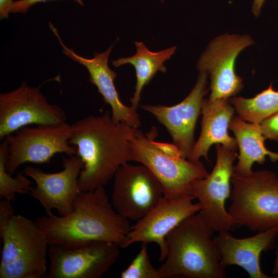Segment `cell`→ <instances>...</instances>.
Returning a JSON list of instances; mask_svg holds the SVG:
<instances>
[{
  "instance_id": "cell-10",
  "label": "cell",
  "mask_w": 278,
  "mask_h": 278,
  "mask_svg": "<svg viewBox=\"0 0 278 278\" xmlns=\"http://www.w3.org/2000/svg\"><path fill=\"white\" fill-rule=\"evenodd\" d=\"M254 44L249 35L225 34L213 40L202 53L197 63L199 73L210 75L209 99H229L244 86L243 79L235 72L239 54Z\"/></svg>"
},
{
  "instance_id": "cell-20",
  "label": "cell",
  "mask_w": 278,
  "mask_h": 278,
  "mask_svg": "<svg viewBox=\"0 0 278 278\" xmlns=\"http://www.w3.org/2000/svg\"><path fill=\"white\" fill-rule=\"evenodd\" d=\"M136 54L129 57L120 58L112 61L115 67L130 64L135 68L136 84L133 97L130 99L131 107L137 109L141 94L145 85H147L158 71L165 73L166 67L164 63L170 59L176 49L172 46L158 52H152L142 42H134Z\"/></svg>"
},
{
  "instance_id": "cell-8",
  "label": "cell",
  "mask_w": 278,
  "mask_h": 278,
  "mask_svg": "<svg viewBox=\"0 0 278 278\" xmlns=\"http://www.w3.org/2000/svg\"><path fill=\"white\" fill-rule=\"evenodd\" d=\"M114 242L90 241L71 245H49V278H100L119 256Z\"/></svg>"
},
{
  "instance_id": "cell-27",
  "label": "cell",
  "mask_w": 278,
  "mask_h": 278,
  "mask_svg": "<svg viewBox=\"0 0 278 278\" xmlns=\"http://www.w3.org/2000/svg\"><path fill=\"white\" fill-rule=\"evenodd\" d=\"M13 0H0V19H7L11 13V9L14 3Z\"/></svg>"
},
{
  "instance_id": "cell-2",
  "label": "cell",
  "mask_w": 278,
  "mask_h": 278,
  "mask_svg": "<svg viewBox=\"0 0 278 278\" xmlns=\"http://www.w3.org/2000/svg\"><path fill=\"white\" fill-rule=\"evenodd\" d=\"M69 142L84 163L78 179L80 192L103 187L122 165L127 163L129 138L133 127L115 123L111 112L89 115L72 125Z\"/></svg>"
},
{
  "instance_id": "cell-14",
  "label": "cell",
  "mask_w": 278,
  "mask_h": 278,
  "mask_svg": "<svg viewBox=\"0 0 278 278\" xmlns=\"http://www.w3.org/2000/svg\"><path fill=\"white\" fill-rule=\"evenodd\" d=\"M194 199L192 195L175 199L164 197L154 208L131 225L122 248L137 242H154L160 248L159 260H165L167 256V235L183 220L200 210L199 202L193 203Z\"/></svg>"
},
{
  "instance_id": "cell-26",
  "label": "cell",
  "mask_w": 278,
  "mask_h": 278,
  "mask_svg": "<svg viewBox=\"0 0 278 278\" xmlns=\"http://www.w3.org/2000/svg\"><path fill=\"white\" fill-rule=\"evenodd\" d=\"M49 0H19L14 1L11 9V13H26L29 9L38 3ZM80 6H84L82 0H73Z\"/></svg>"
},
{
  "instance_id": "cell-5",
  "label": "cell",
  "mask_w": 278,
  "mask_h": 278,
  "mask_svg": "<svg viewBox=\"0 0 278 278\" xmlns=\"http://www.w3.org/2000/svg\"><path fill=\"white\" fill-rule=\"evenodd\" d=\"M228 212L237 225L262 232L278 227V177L268 170L249 176L234 172Z\"/></svg>"
},
{
  "instance_id": "cell-29",
  "label": "cell",
  "mask_w": 278,
  "mask_h": 278,
  "mask_svg": "<svg viewBox=\"0 0 278 278\" xmlns=\"http://www.w3.org/2000/svg\"><path fill=\"white\" fill-rule=\"evenodd\" d=\"M275 258L274 264V266L272 270L273 274H276L278 273V242L276 246L275 251Z\"/></svg>"
},
{
  "instance_id": "cell-22",
  "label": "cell",
  "mask_w": 278,
  "mask_h": 278,
  "mask_svg": "<svg viewBox=\"0 0 278 278\" xmlns=\"http://www.w3.org/2000/svg\"><path fill=\"white\" fill-rule=\"evenodd\" d=\"M8 154V143L5 138L0 145V197L11 201L15 200L17 193H29L32 182L24 176L23 172L17 173L13 178L7 171L6 165Z\"/></svg>"
},
{
  "instance_id": "cell-4",
  "label": "cell",
  "mask_w": 278,
  "mask_h": 278,
  "mask_svg": "<svg viewBox=\"0 0 278 278\" xmlns=\"http://www.w3.org/2000/svg\"><path fill=\"white\" fill-rule=\"evenodd\" d=\"M158 135L154 126L146 133L138 128H132L129 138L128 161L146 166L162 184L165 198L193 196V182L207 177L209 173L200 160L184 158L173 143L157 142Z\"/></svg>"
},
{
  "instance_id": "cell-9",
  "label": "cell",
  "mask_w": 278,
  "mask_h": 278,
  "mask_svg": "<svg viewBox=\"0 0 278 278\" xmlns=\"http://www.w3.org/2000/svg\"><path fill=\"white\" fill-rule=\"evenodd\" d=\"M216 162L208 176L194 180L192 194L200 205L199 212L214 231H229L237 225L236 220L225 207L231 195V177L234 172L235 151L216 144Z\"/></svg>"
},
{
  "instance_id": "cell-21",
  "label": "cell",
  "mask_w": 278,
  "mask_h": 278,
  "mask_svg": "<svg viewBox=\"0 0 278 278\" xmlns=\"http://www.w3.org/2000/svg\"><path fill=\"white\" fill-rule=\"evenodd\" d=\"M229 101L238 116L249 123L259 124L278 111V91L274 90L272 83L253 98L233 96Z\"/></svg>"
},
{
  "instance_id": "cell-11",
  "label": "cell",
  "mask_w": 278,
  "mask_h": 278,
  "mask_svg": "<svg viewBox=\"0 0 278 278\" xmlns=\"http://www.w3.org/2000/svg\"><path fill=\"white\" fill-rule=\"evenodd\" d=\"M60 106L50 103L39 88L23 82L18 88L0 94V138L29 125L66 122Z\"/></svg>"
},
{
  "instance_id": "cell-30",
  "label": "cell",
  "mask_w": 278,
  "mask_h": 278,
  "mask_svg": "<svg viewBox=\"0 0 278 278\" xmlns=\"http://www.w3.org/2000/svg\"><path fill=\"white\" fill-rule=\"evenodd\" d=\"M161 2L164 3V0H160Z\"/></svg>"
},
{
  "instance_id": "cell-6",
  "label": "cell",
  "mask_w": 278,
  "mask_h": 278,
  "mask_svg": "<svg viewBox=\"0 0 278 278\" xmlns=\"http://www.w3.org/2000/svg\"><path fill=\"white\" fill-rule=\"evenodd\" d=\"M0 235L3 242L0 278L47 276L49 244L34 221L14 215Z\"/></svg>"
},
{
  "instance_id": "cell-25",
  "label": "cell",
  "mask_w": 278,
  "mask_h": 278,
  "mask_svg": "<svg viewBox=\"0 0 278 278\" xmlns=\"http://www.w3.org/2000/svg\"><path fill=\"white\" fill-rule=\"evenodd\" d=\"M10 201L5 199L0 201V231L8 224L14 215V210Z\"/></svg>"
},
{
  "instance_id": "cell-1",
  "label": "cell",
  "mask_w": 278,
  "mask_h": 278,
  "mask_svg": "<svg viewBox=\"0 0 278 278\" xmlns=\"http://www.w3.org/2000/svg\"><path fill=\"white\" fill-rule=\"evenodd\" d=\"M109 202L103 187L80 192L73 211L65 216L53 213L34 221L45 235L49 245L71 246L90 241L115 243L122 248L130 224Z\"/></svg>"
},
{
  "instance_id": "cell-24",
  "label": "cell",
  "mask_w": 278,
  "mask_h": 278,
  "mask_svg": "<svg viewBox=\"0 0 278 278\" xmlns=\"http://www.w3.org/2000/svg\"><path fill=\"white\" fill-rule=\"evenodd\" d=\"M259 128L266 138L278 141V111L263 120Z\"/></svg>"
},
{
  "instance_id": "cell-15",
  "label": "cell",
  "mask_w": 278,
  "mask_h": 278,
  "mask_svg": "<svg viewBox=\"0 0 278 278\" xmlns=\"http://www.w3.org/2000/svg\"><path fill=\"white\" fill-rule=\"evenodd\" d=\"M207 75L206 73H199L196 84L190 93L175 106L145 105L141 106L165 127L172 139L173 144L185 159H188L195 143L196 124L201 112L202 100L210 90L207 88Z\"/></svg>"
},
{
  "instance_id": "cell-18",
  "label": "cell",
  "mask_w": 278,
  "mask_h": 278,
  "mask_svg": "<svg viewBox=\"0 0 278 278\" xmlns=\"http://www.w3.org/2000/svg\"><path fill=\"white\" fill-rule=\"evenodd\" d=\"M235 111L229 99L211 100L203 98L201 104L200 134L188 160L197 161L203 157L210 161L207 153L213 144H219L229 150L236 151L238 148L237 142L235 137L229 135L228 131Z\"/></svg>"
},
{
  "instance_id": "cell-12",
  "label": "cell",
  "mask_w": 278,
  "mask_h": 278,
  "mask_svg": "<svg viewBox=\"0 0 278 278\" xmlns=\"http://www.w3.org/2000/svg\"><path fill=\"white\" fill-rule=\"evenodd\" d=\"M164 197L163 188L155 176L144 165L127 163L114 176L112 204L128 220L143 218Z\"/></svg>"
},
{
  "instance_id": "cell-17",
  "label": "cell",
  "mask_w": 278,
  "mask_h": 278,
  "mask_svg": "<svg viewBox=\"0 0 278 278\" xmlns=\"http://www.w3.org/2000/svg\"><path fill=\"white\" fill-rule=\"evenodd\" d=\"M277 236L278 227L245 238L233 237L229 231L220 232L213 240L224 268L237 265L244 269L251 278H271L261 270L260 255L275 247Z\"/></svg>"
},
{
  "instance_id": "cell-28",
  "label": "cell",
  "mask_w": 278,
  "mask_h": 278,
  "mask_svg": "<svg viewBox=\"0 0 278 278\" xmlns=\"http://www.w3.org/2000/svg\"><path fill=\"white\" fill-rule=\"evenodd\" d=\"M265 2V0H254L252 7V11L256 16L259 15L261 8Z\"/></svg>"
},
{
  "instance_id": "cell-16",
  "label": "cell",
  "mask_w": 278,
  "mask_h": 278,
  "mask_svg": "<svg viewBox=\"0 0 278 278\" xmlns=\"http://www.w3.org/2000/svg\"><path fill=\"white\" fill-rule=\"evenodd\" d=\"M50 23V28L62 46L63 53L88 70L90 81L97 87L104 101L111 108L112 119L116 123L123 122L131 127L139 128L141 126L139 115L136 109L125 105L120 101L114 83L117 73L111 70L108 64L110 54L116 41L107 50L100 53L95 52L94 58L88 59L77 55L73 49L66 46L57 29Z\"/></svg>"
},
{
  "instance_id": "cell-3",
  "label": "cell",
  "mask_w": 278,
  "mask_h": 278,
  "mask_svg": "<svg viewBox=\"0 0 278 278\" xmlns=\"http://www.w3.org/2000/svg\"><path fill=\"white\" fill-rule=\"evenodd\" d=\"M214 231L199 212L187 217L166 237L167 256L158 269L160 278H224Z\"/></svg>"
},
{
  "instance_id": "cell-19",
  "label": "cell",
  "mask_w": 278,
  "mask_h": 278,
  "mask_svg": "<svg viewBox=\"0 0 278 278\" xmlns=\"http://www.w3.org/2000/svg\"><path fill=\"white\" fill-rule=\"evenodd\" d=\"M229 129L234 133L239 149L238 161L234 166V172L242 176L252 173V166L254 162L263 165L268 156L272 162L278 161V153L266 148V138L261 132L259 124L247 123L238 116H233Z\"/></svg>"
},
{
  "instance_id": "cell-7",
  "label": "cell",
  "mask_w": 278,
  "mask_h": 278,
  "mask_svg": "<svg viewBox=\"0 0 278 278\" xmlns=\"http://www.w3.org/2000/svg\"><path fill=\"white\" fill-rule=\"evenodd\" d=\"M72 131V125L66 121L26 126L7 136L9 147L7 171L12 175L25 163H50L58 153L76 155V147L69 142Z\"/></svg>"
},
{
  "instance_id": "cell-13",
  "label": "cell",
  "mask_w": 278,
  "mask_h": 278,
  "mask_svg": "<svg viewBox=\"0 0 278 278\" xmlns=\"http://www.w3.org/2000/svg\"><path fill=\"white\" fill-rule=\"evenodd\" d=\"M63 169L47 173L32 166L24 168L22 172L31 177L36 184L29 194L38 200L49 215L56 209L60 216L70 214L74 200L80 192L78 179L84 167L83 161L77 155L63 158Z\"/></svg>"
},
{
  "instance_id": "cell-23",
  "label": "cell",
  "mask_w": 278,
  "mask_h": 278,
  "mask_svg": "<svg viewBox=\"0 0 278 278\" xmlns=\"http://www.w3.org/2000/svg\"><path fill=\"white\" fill-rule=\"evenodd\" d=\"M146 245L142 243L140 252L121 273V278H160L158 269L150 260Z\"/></svg>"
}]
</instances>
